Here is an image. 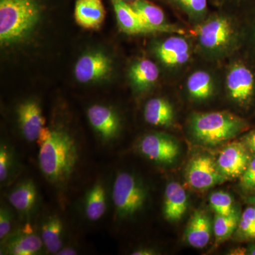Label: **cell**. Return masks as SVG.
Listing matches in <instances>:
<instances>
[{"label": "cell", "instance_id": "6da1fadb", "mask_svg": "<svg viewBox=\"0 0 255 255\" xmlns=\"http://www.w3.org/2000/svg\"><path fill=\"white\" fill-rule=\"evenodd\" d=\"M36 141L40 147L38 164L42 173L54 185H65L79 162L80 150L76 139L65 129L44 127Z\"/></svg>", "mask_w": 255, "mask_h": 255}, {"label": "cell", "instance_id": "7a4b0ae2", "mask_svg": "<svg viewBox=\"0 0 255 255\" xmlns=\"http://www.w3.org/2000/svg\"><path fill=\"white\" fill-rule=\"evenodd\" d=\"M41 8L36 0H0V41L9 44L22 39L36 26Z\"/></svg>", "mask_w": 255, "mask_h": 255}, {"label": "cell", "instance_id": "3957f363", "mask_svg": "<svg viewBox=\"0 0 255 255\" xmlns=\"http://www.w3.org/2000/svg\"><path fill=\"white\" fill-rule=\"evenodd\" d=\"M246 128L247 124L243 119L227 112L196 114L191 122L193 137L206 146L227 142Z\"/></svg>", "mask_w": 255, "mask_h": 255}, {"label": "cell", "instance_id": "277c9868", "mask_svg": "<svg viewBox=\"0 0 255 255\" xmlns=\"http://www.w3.org/2000/svg\"><path fill=\"white\" fill-rule=\"evenodd\" d=\"M147 191L142 183L133 174L119 172L114 179L112 200L116 214L121 219L133 216L143 208Z\"/></svg>", "mask_w": 255, "mask_h": 255}, {"label": "cell", "instance_id": "5b68a950", "mask_svg": "<svg viewBox=\"0 0 255 255\" xmlns=\"http://www.w3.org/2000/svg\"><path fill=\"white\" fill-rule=\"evenodd\" d=\"M142 155L156 163H173L179 157L180 149L173 138L162 133H151L141 139L138 145Z\"/></svg>", "mask_w": 255, "mask_h": 255}, {"label": "cell", "instance_id": "8992f818", "mask_svg": "<svg viewBox=\"0 0 255 255\" xmlns=\"http://www.w3.org/2000/svg\"><path fill=\"white\" fill-rule=\"evenodd\" d=\"M189 185L198 190H204L226 182L227 178L221 174L217 164L211 157L200 155L191 159L187 169Z\"/></svg>", "mask_w": 255, "mask_h": 255}, {"label": "cell", "instance_id": "52a82bcc", "mask_svg": "<svg viewBox=\"0 0 255 255\" xmlns=\"http://www.w3.org/2000/svg\"><path fill=\"white\" fill-rule=\"evenodd\" d=\"M251 160L250 150L244 142L234 141L220 152L216 164L221 174L231 179L241 177Z\"/></svg>", "mask_w": 255, "mask_h": 255}, {"label": "cell", "instance_id": "ba28073f", "mask_svg": "<svg viewBox=\"0 0 255 255\" xmlns=\"http://www.w3.org/2000/svg\"><path fill=\"white\" fill-rule=\"evenodd\" d=\"M112 70V60L102 52H94L82 55L76 63L75 75L82 83L105 79Z\"/></svg>", "mask_w": 255, "mask_h": 255}, {"label": "cell", "instance_id": "9c48e42d", "mask_svg": "<svg viewBox=\"0 0 255 255\" xmlns=\"http://www.w3.org/2000/svg\"><path fill=\"white\" fill-rule=\"evenodd\" d=\"M87 117L95 132L103 141L117 138L120 131V121L115 112L106 106L95 105L87 110Z\"/></svg>", "mask_w": 255, "mask_h": 255}, {"label": "cell", "instance_id": "30bf717a", "mask_svg": "<svg viewBox=\"0 0 255 255\" xmlns=\"http://www.w3.org/2000/svg\"><path fill=\"white\" fill-rule=\"evenodd\" d=\"M17 117L23 138L28 142L36 141L46 123L39 105L32 100L23 102L18 106Z\"/></svg>", "mask_w": 255, "mask_h": 255}, {"label": "cell", "instance_id": "8fae6325", "mask_svg": "<svg viewBox=\"0 0 255 255\" xmlns=\"http://www.w3.org/2000/svg\"><path fill=\"white\" fill-rule=\"evenodd\" d=\"M232 33L231 23L226 18H217L200 26L198 36L203 46L209 49H216L227 44Z\"/></svg>", "mask_w": 255, "mask_h": 255}, {"label": "cell", "instance_id": "7c38bea8", "mask_svg": "<svg viewBox=\"0 0 255 255\" xmlns=\"http://www.w3.org/2000/svg\"><path fill=\"white\" fill-rule=\"evenodd\" d=\"M43 247L41 237L36 234L31 226L27 224L8 239L5 251L12 255H34L41 252Z\"/></svg>", "mask_w": 255, "mask_h": 255}, {"label": "cell", "instance_id": "4fadbf2b", "mask_svg": "<svg viewBox=\"0 0 255 255\" xmlns=\"http://www.w3.org/2000/svg\"><path fill=\"white\" fill-rule=\"evenodd\" d=\"M227 87L233 100L239 103H245L253 95L254 76L246 67L236 65L228 73Z\"/></svg>", "mask_w": 255, "mask_h": 255}, {"label": "cell", "instance_id": "5bb4252c", "mask_svg": "<svg viewBox=\"0 0 255 255\" xmlns=\"http://www.w3.org/2000/svg\"><path fill=\"white\" fill-rule=\"evenodd\" d=\"M187 193L179 183L171 182L164 191V216L169 221H177L182 219L187 211Z\"/></svg>", "mask_w": 255, "mask_h": 255}, {"label": "cell", "instance_id": "9a60e30c", "mask_svg": "<svg viewBox=\"0 0 255 255\" xmlns=\"http://www.w3.org/2000/svg\"><path fill=\"white\" fill-rule=\"evenodd\" d=\"M106 11L102 0H77L75 17L82 27L96 29L105 21Z\"/></svg>", "mask_w": 255, "mask_h": 255}, {"label": "cell", "instance_id": "2e32d148", "mask_svg": "<svg viewBox=\"0 0 255 255\" xmlns=\"http://www.w3.org/2000/svg\"><path fill=\"white\" fill-rule=\"evenodd\" d=\"M157 55L164 65L176 66L188 61L190 56V50L185 39L180 37H171L159 45Z\"/></svg>", "mask_w": 255, "mask_h": 255}, {"label": "cell", "instance_id": "e0dca14e", "mask_svg": "<svg viewBox=\"0 0 255 255\" xmlns=\"http://www.w3.org/2000/svg\"><path fill=\"white\" fill-rule=\"evenodd\" d=\"M211 236V220L203 211H196L191 216L185 233L186 241L194 248H205Z\"/></svg>", "mask_w": 255, "mask_h": 255}, {"label": "cell", "instance_id": "ac0fdd59", "mask_svg": "<svg viewBox=\"0 0 255 255\" xmlns=\"http://www.w3.org/2000/svg\"><path fill=\"white\" fill-rule=\"evenodd\" d=\"M132 7L147 32L174 31L165 24L163 11L147 0H135Z\"/></svg>", "mask_w": 255, "mask_h": 255}, {"label": "cell", "instance_id": "d6986e66", "mask_svg": "<svg viewBox=\"0 0 255 255\" xmlns=\"http://www.w3.org/2000/svg\"><path fill=\"white\" fill-rule=\"evenodd\" d=\"M38 191L31 179L23 181L15 187L9 195L10 204L20 214H28L36 206Z\"/></svg>", "mask_w": 255, "mask_h": 255}, {"label": "cell", "instance_id": "ffe728a7", "mask_svg": "<svg viewBox=\"0 0 255 255\" xmlns=\"http://www.w3.org/2000/svg\"><path fill=\"white\" fill-rule=\"evenodd\" d=\"M119 27L129 34L147 33L135 10L124 0H112Z\"/></svg>", "mask_w": 255, "mask_h": 255}, {"label": "cell", "instance_id": "44dd1931", "mask_svg": "<svg viewBox=\"0 0 255 255\" xmlns=\"http://www.w3.org/2000/svg\"><path fill=\"white\" fill-rule=\"evenodd\" d=\"M144 115L147 123L156 127H169L174 119L172 105L167 100L154 98L147 102Z\"/></svg>", "mask_w": 255, "mask_h": 255}, {"label": "cell", "instance_id": "7402d4cb", "mask_svg": "<svg viewBox=\"0 0 255 255\" xmlns=\"http://www.w3.org/2000/svg\"><path fill=\"white\" fill-rule=\"evenodd\" d=\"M63 223L57 216H50L43 223L41 239L48 253L55 254L63 248Z\"/></svg>", "mask_w": 255, "mask_h": 255}, {"label": "cell", "instance_id": "603a6c76", "mask_svg": "<svg viewBox=\"0 0 255 255\" xmlns=\"http://www.w3.org/2000/svg\"><path fill=\"white\" fill-rule=\"evenodd\" d=\"M107 211V194L104 184L96 183L87 192L85 201V214L90 221L102 219Z\"/></svg>", "mask_w": 255, "mask_h": 255}, {"label": "cell", "instance_id": "cb8c5ba5", "mask_svg": "<svg viewBox=\"0 0 255 255\" xmlns=\"http://www.w3.org/2000/svg\"><path fill=\"white\" fill-rule=\"evenodd\" d=\"M130 78L132 85L139 90L152 86L159 78V70L153 62L142 60L134 64L130 70Z\"/></svg>", "mask_w": 255, "mask_h": 255}, {"label": "cell", "instance_id": "d4e9b609", "mask_svg": "<svg viewBox=\"0 0 255 255\" xmlns=\"http://www.w3.org/2000/svg\"><path fill=\"white\" fill-rule=\"evenodd\" d=\"M187 89L193 98L198 100H206L213 93L212 79L206 72H195L188 79Z\"/></svg>", "mask_w": 255, "mask_h": 255}, {"label": "cell", "instance_id": "484cf974", "mask_svg": "<svg viewBox=\"0 0 255 255\" xmlns=\"http://www.w3.org/2000/svg\"><path fill=\"white\" fill-rule=\"evenodd\" d=\"M240 219V213L236 209H235L232 214L228 216L216 215L214 230L217 244L226 241L232 236L235 230L238 227Z\"/></svg>", "mask_w": 255, "mask_h": 255}, {"label": "cell", "instance_id": "4316f807", "mask_svg": "<svg viewBox=\"0 0 255 255\" xmlns=\"http://www.w3.org/2000/svg\"><path fill=\"white\" fill-rule=\"evenodd\" d=\"M210 205L216 214L228 216L232 214L236 208L233 206L231 195L224 191H216L210 196Z\"/></svg>", "mask_w": 255, "mask_h": 255}, {"label": "cell", "instance_id": "83f0119b", "mask_svg": "<svg viewBox=\"0 0 255 255\" xmlns=\"http://www.w3.org/2000/svg\"><path fill=\"white\" fill-rule=\"evenodd\" d=\"M238 235L243 239H255V209L245 210L238 223Z\"/></svg>", "mask_w": 255, "mask_h": 255}, {"label": "cell", "instance_id": "f1b7e54d", "mask_svg": "<svg viewBox=\"0 0 255 255\" xmlns=\"http://www.w3.org/2000/svg\"><path fill=\"white\" fill-rule=\"evenodd\" d=\"M14 157L9 146L1 143L0 147V182L1 184L9 179L14 168Z\"/></svg>", "mask_w": 255, "mask_h": 255}, {"label": "cell", "instance_id": "f546056e", "mask_svg": "<svg viewBox=\"0 0 255 255\" xmlns=\"http://www.w3.org/2000/svg\"><path fill=\"white\" fill-rule=\"evenodd\" d=\"M12 226V215L6 206L0 209V240L4 241L8 237Z\"/></svg>", "mask_w": 255, "mask_h": 255}, {"label": "cell", "instance_id": "4dcf8cb0", "mask_svg": "<svg viewBox=\"0 0 255 255\" xmlns=\"http://www.w3.org/2000/svg\"><path fill=\"white\" fill-rule=\"evenodd\" d=\"M241 186L246 191L255 189V157L251 159L246 170L241 176Z\"/></svg>", "mask_w": 255, "mask_h": 255}, {"label": "cell", "instance_id": "1f68e13d", "mask_svg": "<svg viewBox=\"0 0 255 255\" xmlns=\"http://www.w3.org/2000/svg\"><path fill=\"white\" fill-rule=\"evenodd\" d=\"M207 0H187V5L194 12H201L206 9Z\"/></svg>", "mask_w": 255, "mask_h": 255}, {"label": "cell", "instance_id": "d6a6232c", "mask_svg": "<svg viewBox=\"0 0 255 255\" xmlns=\"http://www.w3.org/2000/svg\"><path fill=\"white\" fill-rule=\"evenodd\" d=\"M245 145L248 147L250 152L255 153V130L250 132L244 137Z\"/></svg>", "mask_w": 255, "mask_h": 255}, {"label": "cell", "instance_id": "836d02e7", "mask_svg": "<svg viewBox=\"0 0 255 255\" xmlns=\"http://www.w3.org/2000/svg\"><path fill=\"white\" fill-rule=\"evenodd\" d=\"M132 255H156L155 251L148 248H141L137 251L132 252Z\"/></svg>", "mask_w": 255, "mask_h": 255}, {"label": "cell", "instance_id": "e575fe53", "mask_svg": "<svg viewBox=\"0 0 255 255\" xmlns=\"http://www.w3.org/2000/svg\"><path fill=\"white\" fill-rule=\"evenodd\" d=\"M78 254V252L75 251L74 248L71 247H66L63 248L56 255H75Z\"/></svg>", "mask_w": 255, "mask_h": 255}, {"label": "cell", "instance_id": "d590c367", "mask_svg": "<svg viewBox=\"0 0 255 255\" xmlns=\"http://www.w3.org/2000/svg\"><path fill=\"white\" fill-rule=\"evenodd\" d=\"M247 255H255V245L250 246V248L247 250Z\"/></svg>", "mask_w": 255, "mask_h": 255}, {"label": "cell", "instance_id": "8d00e7d4", "mask_svg": "<svg viewBox=\"0 0 255 255\" xmlns=\"http://www.w3.org/2000/svg\"><path fill=\"white\" fill-rule=\"evenodd\" d=\"M248 202L249 204H253V205H255V194L248 199Z\"/></svg>", "mask_w": 255, "mask_h": 255}, {"label": "cell", "instance_id": "74e56055", "mask_svg": "<svg viewBox=\"0 0 255 255\" xmlns=\"http://www.w3.org/2000/svg\"><path fill=\"white\" fill-rule=\"evenodd\" d=\"M182 4L187 5V0H179Z\"/></svg>", "mask_w": 255, "mask_h": 255}, {"label": "cell", "instance_id": "f35d334b", "mask_svg": "<svg viewBox=\"0 0 255 255\" xmlns=\"http://www.w3.org/2000/svg\"><path fill=\"white\" fill-rule=\"evenodd\" d=\"M254 207H255V205Z\"/></svg>", "mask_w": 255, "mask_h": 255}]
</instances>
